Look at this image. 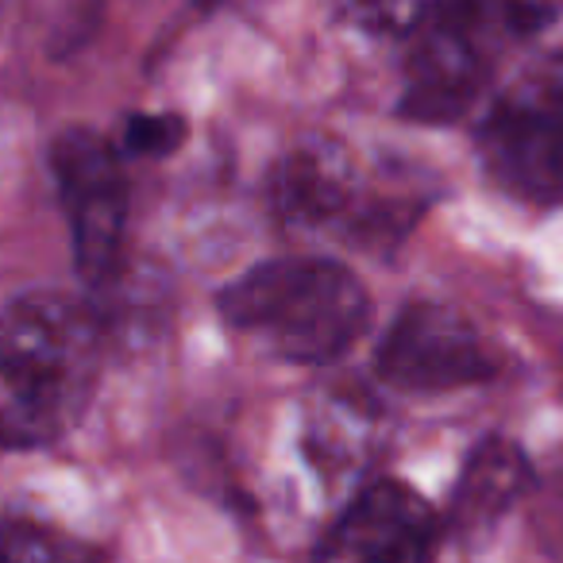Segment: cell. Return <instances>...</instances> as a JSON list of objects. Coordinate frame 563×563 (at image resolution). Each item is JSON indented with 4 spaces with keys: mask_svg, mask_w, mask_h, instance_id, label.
Instances as JSON below:
<instances>
[{
    "mask_svg": "<svg viewBox=\"0 0 563 563\" xmlns=\"http://www.w3.org/2000/svg\"><path fill=\"white\" fill-rule=\"evenodd\" d=\"M97 313L66 294H27L0 313V448H43L78 424L101 375Z\"/></svg>",
    "mask_w": 563,
    "mask_h": 563,
    "instance_id": "6da1fadb",
    "label": "cell"
},
{
    "mask_svg": "<svg viewBox=\"0 0 563 563\" xmlns=\"http://www.w3.org/2000/svg\"><path fill=\"white\" fill-rule=\"evenodd\" d=\"M555 0H448L409 32L401 112L417 124L460 120L506 55L560 32Z\"/></svg>",
    "mask_w": 563,
    "mask_h": 563,
    "instance_id": "7a4b0ae2",
    "label": "cell"
},
{
    "mask_svg": "<svg viewBox=\"0 0 563 563\" xmlns=\"http://www.w3.org/2000/svg\"><path fill=\"white\" fill-rule=\"evenodd\" d=\"M220 313L282 360L324 363L355 344L371 321V298L347 266L321 255H286L235 278L220 294Z\"/></svg>",
    "mask_w": 563,
    "mask_h": 563,
    "instance_id": "3957f363",
    "label": "cell"
},
{
    "mask_svg": "<svg viewBox=\"0 0 563 563\" xmlns=\"http://www.w3.org/2000/svg\"><path fill=\"white\" fill-rule=\"evenodd\" d=\"M494 178L529 201H563V55L494 101L478 132Z\"/></svg>",
    "mask_w": 563,
    "mask_h": 563,
    "instance_id": "277c9868",
    "label": "cell"
},
{
    "mask_svg": "<svg viewBox=\"0 0 563 563\" xmlns=\"http://www.w3.org/2000/svg\"><path fill=\"white\" fill-rule=\"evenodd\" d=\"M58 201L70 220L74 263L86 286H109L120 263L128 220V186L120 151L89 128H66L51 147Z\"/></svg>",
    "mask_w": 563,
    "mask_h": 563,
    "instance_id": "5b68a950",
    "label": "cell"
},
{
    "mask_svg": "<svg viewBox=\"0 0 563 563\" xmlns=\"http://www.w3.org/2000/svg\"><path fill=\"white\" fill-rule=\"evenodd\" d=\"M383 383L409 394H444L494 375V355L478 329L452 306L413 301L390 324L375 355Z\"/></svg>",
    "mask_w": 563,
    "mask_h": 563,
    "instance_id": "8992f818",
    "label": "cell"
},
{
    "mask_svg": "<svg viewBox=\"0 0 563 563\" xmlns=\"http://www.w3.org/2000/svg\"><path fill=\"white\" fill-rule=\"evenodd\" d=\"M271 209L294 232H367V201L352 151L329 135H309L271 170Z\"/></svg>",
    "mask_w": 563,
    "mask_h": 563,
    "instance_id": "52a82bcc",
    "label": "cell"
},
{
    "mask_svg": "<svg viewBox=\"0 0 563 563\" xmlns=\"http://www.w3.org/2000/svg\"><path fill=\"white\" fill-rule=\"evenodd\" d=\"M437 517L406 483H375L344 509L317 563H432Z\"/></svg>",
    "mask_w": 563,
    "mask_h": 563,
    "instance_id": "ba28073f",
    "label": "cell"
},
{
    "mask_svg": "<svg viewBox=\"0 0 563 563\" xmlns=\"http://www.w3.org/2000/svg\"><path fill=\"white\" fill-rule=\"evenodd\" d=\"M532 471L517 444L494 437L471 452L452 498V521L463 532H478L494 525L529 486Z\"/></svg>",
    "mask_w": 563,
    "mask_h": 563,
    "instance_id": "9c48e42d",
    "label": "cell"
},
{
    "mask_svg": "<svg viewBox=\"0 0 563 563\" xmlns=\"http://www.w3.org/2000/svg\"><path fill=\"white\" fill-rule=\"evenodd\" d=\"M0 563H104L93 544L35 521L0 525Z\"/></svg>",
    "mask_w": 563,
    "mask_h": 563,
    "instance_id": "30bf717a",
    "label": "cell"
},
{
    "mask_svg": "<svg viewBox=\"0 0 563 563\" xmlns=\"http://www.w3.org/2000/svg\"><path fill=\"white\" fill-rule=\"evenodd\" d=\"M186 140V120L174 112H132L120 128V155L132 158H163Z\"/></svg>",
    "mask_w": 563,
    "mask_h": 563,
    "instance_id": "8fae6325",
    "label": "cell"
},
{
    "mask_svg": "<svg viewBox=\"0 0 563 563\" xmlns=\"http://www.w3.org/2000/svg\"><path fill=\"white\" fill-rule=\"evenodd\" d=\"M352 12L375 32H413L448 0H347Z\"/></svg>",
    "mask_w": 563,
    "mask_h": 563,
    "instance_id": "7c38bea8",
    "label": "cell"
}]
</instances>
